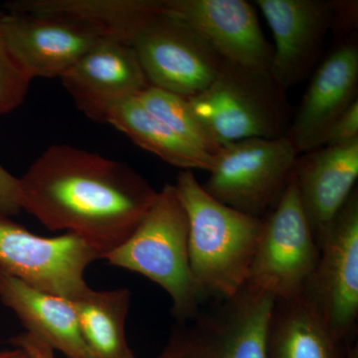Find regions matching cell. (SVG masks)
I'll return each mask as SVG.
<instances>
[{
	"label": "cell",
	"instance_id": "obj_5",
	"mask_svg": "<svg viewBox=\"0 0 358 358\" xmlns=\"http://www.w3.org/2000/svg\"><path fill=\"white\" fill-rule=\"evenodd\" d=\"M275 299L245 285L234 296L176 322L157 358H267L266 336Z\"/></svg>",
	"mask_w": 358,
	"mask_h": 358
},
{
	"label": "cell",
	"instance_id": "obj_26",
	"mask_svg": "<svg viewBox=\"0 0 358 358\" xmlns=\"http://www.w3.org/2000/svg\"><path fill=\"white\" fill-rule=\"evenodd\" d=\"M331 30L341 36L357 29L358 2L357 0H331Z\"/></svg>",
	"mask_w": 358,
	"mask_h": 358
},
{
	"label": "cell",
	"instance_id": "obj_24",
	"mask_svg": "<svg viewBox=\"0 0 358 358\" xmlns=\"http://www.w3.org/2000/svg\"><path fill=\"white\" fill-rule=\"evenodd\" d=\"M355 141H358V99L334 122L324 147L343 145Z\"/></svg>",
	"mask_w": 358,
	"mask_h": 358
},
{
	"label": "cell",
	"instance_id": "obj_7",
	"mask_svg": "<svg viewBox=\"0 0 358 358\" xmlns=\"http://www.w3.org/2000/svg\"><path fill=\"white\" fill-rule=\"evenodd\" d=\"M319 256V244L292 173L279 203L264 217L246 285L275 301L296 298L305 291Z\"/></svg>",
	"mask_w": 358,
	"mask_h": 358
},
{
	"label": "cell",
	"instance_id": "obj_13",
	"mask_svg": "<svg viewBox=\"0 0 358 358\" xmlns=\"http://www.w3.org/2000/svg\"><path fill=\"white\" fill-rule=\"evenodd\" d=\"M274 38L271 77L285 91L301 83L319 60L331 31L324 0H256Z\"/></svg>",
	"mask_w": 358,
	"mask_h": 358
},
{
	"label": "cell",
	"instance_id": "obj_27",
	"mask_svg": "<svg viewBox=\"0 0 358 358\" xmlns=\"http://www.w3.org/2000/svg\"><path fill=\"white\" fill-rule=\"evenodd\" d=\"M8 343L13 348H22L34 358H56L55 352L50 346L26 331L13 336L9 339Z\"/></svg>",
	"mask_w": 358,
	"mask_h": 358
},
{
	"label": "cell",
	"instance_id": "obj_6",
	"mask_svg": "<svg viewBox=\"0 0 358 358\" xmlns=\"http://www.w3.org/2000/svg\"><path fill=\"white\" fill-rule=\"evenodd\" d=\"M298 155L287 136L227 143L202 186L221 203L264 218L282 199Z\"/></svg>",
	"mask_w": 358,
	"mask_h": 358
},
{
	"label": "cell",
	"instance_id": "obj_18",
	"mask_svg": "<svg viewBox=\"0 0 358 358\" xmlns=\"http://www.w3.org/2000/svg\"><path fill=\"white\" fill-rule=\"evenodd\" d=\"M4 7L7 11L77 21L101 38L131 46L141 27L164 9V0H20Z\"/></svg>",
	"mask_w": 358,
	"mask_h": 358
},
{
	"label": "cell",
	"instance_id": "obj_3",
	"mask_svg": "<svg viewBox=\"0 0 358 358\" xmlns=\"http://www.w3.org/2000/svg\"><path fill=\"white\" fill-rule=\"evenodd\" d=\"M188 234L187 214L176 187L166 185L131 236L102 260L159 285L171 296L174 319L186 322L199 315L207 300L190 270Z\"/></svg>",
	"mask_w": 358,
	"mask_h": 358
},
{
	"label": "cell",
	"instance_id": "obj_16",
	"mask_svg": "<svg viewBox=\"0 0 358 358\" xmlns=\"http://www.w3.org/2000/svg\"><path fill=\"white\" fill-rule=\"evenodd\" d=\"M293 176L301 206L317 242L355 190L358 141L299 155Z\"/></svg>",
	"mask_w": 358,
	"mask_h": 358
},
{
	"label": "cell",
	"instance_id": "obj_21",
	"mask_svg": "<svg viewBox=\"0 0 358 358\" xmlns=\"http://www.w3.org/2000/svg\"><path fill=\"white\" fill-rule=\"evenodd\" d=\"M131 300V291L127 288H89L71 301L82 336L94 358H136L126 336Z\"/></svg>",
	"mask_w": 358,
	"mask_h": 358
},
{
	"label": "cell",
	"instance_id": "obj_29",
	"mask_svg": "<svg viewBox=\"0 0 358 358\" xmlns=\"http://www.w3.org/2000/svg\"><path fill=\"white\" fill-rule=\"evenodd\" d=\"M341 358H358V345L355 341L343 343Z\"/></svg>",
	"mask_w": 358,
	"mask_h": 358
},
{
	"label": "cell",
	"instance_id": "obj_17",
	"mask_svg": "<svg viewBox=\"0 0 358 358\" xmlns=\"http://www.w3.org/2000/svg\"><path fill=\"white\" fill-rule=\"evenodd\" d=\"M0 301L27 329L67 358H94L85 343L72 303L28 286L0 268Z\"/></svg>",
	"mask_w": 358,
	"mask_h": 358
},
{
	"label": "cell",
	"instance_id": "obj_12",
	"mask_svg": "<svg viewBox=\"0 0 358 358\" xmlns=\"http://www.w3.org/2000/svg\"><path fill=\"white\" fill-rule=\"evenodd\" d=\"M1 25L11 55L32 80L62 77L103 39L88 26L56 16L7 11Z\"/></svg>",
	"mask_w": 358,
	"mask_h": 358
},
{
	"label": "cell",
	"instance_id": "obj_10",
	"mask_svg": "<svg viewBox=\"0 0 358 358\" xmlns=\"http://www.w3.org/2000/svg\"><path fill=\"white\" fill-rule=\"evenodd\" d=\"M148 83L176 95H199L217 76L223 60L192 28L164 9L131 44Z\"/></svg>",
	"mask_w": 358,
	"mask_h": 358
},
{
	"label": "cell",
	"instance_id": "obj_11",
	"mask_svg": "<svg viewBox=\"0 0 358 358\" xmlns=\"http://www.w3.org/2000/svg\"><path fill=\"white\" fill-rule=\"evenodd\" d=\"M164 6L166 13L192 28L223 61L270 71L273 47L253 4L245 0H164Z\"/></svg>",
	"mask_w": 358,
	"mask_h": 358
},
{
	"label": "cell",
	"instance_id": "obj_9",
	"mask_svg": "<svg viewBox=\"0 0 358 358\" xmlns=\"http://www.w3.org/2000/svg\"><path fill=\"white\" fill-rule=\"evenodd\" d=\"M320 256L303 294L339 343L352 341L358 319V193L317 240Z\"/></svg>",
	"mask_w": 358,
	"mask_h": 358
},
{
	"label": "cell",
	"instance_id": "obj_2",
	"mask_svg": "<svg viewBox=\"0 0 358 358\" xmlns=\"http://www.w3.org/2000/svg\"><path fill=\"white\" fill-rule=\"evenodd\" d=\"M189 224L188 254L193 279L205 298H232L246 285L264 218L221 203L205 192L192 171L174 185Z\"/></svg>",
	"mask_w": 358,
	"mask_h": 358
},
{
	"label": "cell",
	"instance_id": "obj_19",
	"mask_svg": "<svg viewBox=\"0 0 358 358\" xmlns=\"http://www.w3.org/2000/svg\"><path fill=\"white\" fill-rule=\"evenodd\" d=\"M343 345L305 294L275 301L266 336L267 358H341Z\"/></svg>",
	"mask_w": 358,
	"mask_h": 358
},
{
	"label": "cell",
	"instance_id": "obj_8",
	"mask_svg": "<svg viewBox=\"0 0 358 358\" xmlns=\"http://www.w3.org/2000/svg\"><path fill=\"white\" fill-rule=\"evenodd\" d=\"M96 260L101 254L72 233L38 236L0 216V268L32 288L75 301L90 288L85 272Z\"/></svg>",
	"mask_w": 358,
	"mask_h": 358
},
{
	"label": "cell",
	"instance_id": "obj_1",
	"mask_svg": "<svg viewBox=\"0 0 358 358\" xmlns=\"http://www.w3.org/2000/svg\"><path fill=\"white\" fill-rule=\"evenodd\" d=\"M20 181L22 210L49 231L81 238L103 256L121 246L157 192L122 162L71 145H51Z\"/></svg>",
	"mask_w": 358,
	"mask_h": 358
},
{
	"label": "cell",
	"instance_id": "obj_15",
	"mask_svg": "<svg viewBox=\"0 0 358 358\" xmlns=\"http://www.w3.org/2000/svg\"><path fill=\"white\" fill-rule=\"evenodd\" d=\"M358 46L345 40L313 73L287 136L298 155L324 147L336 119L357 100Z\"/></svg>",
	"mask_w": 358,
	"mask_h": 358
},
{
	"label": "cell",
	"instance_id": "obj_20",
	"mask_svg": "<svg viewBox=\"0 0 358 358\" xmlns=\"http://www.w3.org/2000/svg\"><path fill=\"white\" fill-rule=\"evenodd\" d=\"M107 124L126 134L136 145L183 171L202 169L211 173L216 157L193 147L164 122L148 112L136 96L117 103Z\"/></svg>",
	"mask_w": 358,
	"mask_h": 358
},
{
	"label": "cell",
	"instance_id": "obj_23",
	"mask_svg": "<svg viewBox=\"0 0 358 358\" xmlns=\"http://www.w3.org/2000/svg\"><path fill=\"white\" fill-rule=\"evenodd\" d=\"M0 10V115L9 114L24 102L32 79L11 55L3 31Z\"/></svg>",
	"mask_w": 358,
	"mask_h": 358
},
{
	"label": "cell",
	"instance_id": "obj_28",
	"mask_svg": "<svg viewBox=\"0 0 358 358\" xmlns=\"http://www.w3.org/2000/svg\"><path fill=\"white\" fill-rule=\"evenodd\" d=\"M0 358H34L27 352L20 348H13L10 350H0Z\"/></svg>",
	"mask_w": 358,
	"mask_h": 358
},
{
	"label": "cell",
	"instance_id": "obj_14",
	"mask_svg": "<svg viewBox=\"0 0 358 358\" xmlns=\"http://www.w3.org/2000/svg\"><path fill=\"white\" fill-rule=\"evenodd\" d=\"M60 79L78 109L101 124L117 103L150 86L133 47L110 39L99 40Z\"/></svg>",
	"mask_w": 358,
	"mask_h": 358
},
{
	"label": "cell",
	"instance_id": "obj_4",
	"mask_svg": "<svg viewBox=\"0 0 358 358\" xmlns=\"http://www.w3.org/2000/svg\"><path fill=\"white\" fill-rule=\"evenodd\" d=\"M188 101L221 147L247 138L287 136L293 117L286 91L270 73L226 61L213 82Z\"/></svg>",
	"mask_w": 358,
	"mask_h": 358
},
{
	"label": "cell",
	"instance_id": "obj_25",
	"mask_svg": "<svg viewBox=\"0 0 358 358\" xmlns=\"http://www.w3.org/2000/svg\"><path fill=\"white\" fill-rule=\"evenodd\" d=\"M21 211L20 178L0 166V216L10 218L20 215Z\"/></svg>",
	"mask_w": 358,
	"mask_h": 358
},
{
	"label": "cell",
	"instance_id": "obj_22",
	"mask_svg": "<svg viewBox=\"0 0 358 358\" xmlns=\"http://www.w3.org/2000/svg\"><path fill=\"white\" fill-rule=\"evenodd\" d=\"M141 105L193 147L216 157L221 145L193 112L189 101L148 86L136 96Z\"/></svg>",
	"mask_w": 358,
	"mask_h": 358
}]
</instances>
